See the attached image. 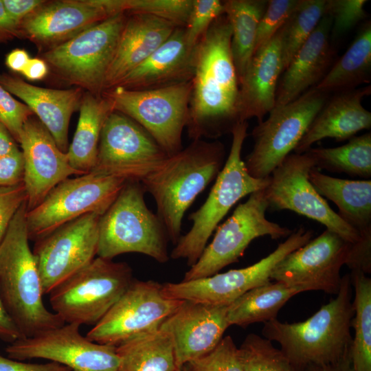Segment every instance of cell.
Listing matches in <instances>:
<instances>
[{
	"instance_id": "18",
	"label": "cell",
	"mask_w": 371,
	"mask_h": 371,
	"mask_svg": "<svg viewBox=\"0 0 371 371\" xmlns=\"http://www.w3.org/2000/svg\"><path fill=\"white\" fill-rule=\"evenodd\" d=\"M100 215L90 213L35 241L36 258L44 295L89 265L97 256Z\"/></svg>"
},
{
	"instance_id": "30",
	"label": "cell",
	"mask_w": 371,
	"mask_h": 371,
	"mask_svg": "<svg viewBox=\"0 0 371 371\" xmlns=\"http://www.w3.org/2000/svg\"><path fill=\"white\" fill-rule=\"evenodd\" d=\"M79 109L76 130L67 155L70 166L83 175L95 167L102 129L113 110L106 97L89 92L82 97Z\"/></svg>"
},
{
	"instance_id": "44",
	"label": "cell",
	"mask_w": 371,
	"mask_h": 371,
	"mask_svg": "<svg viewBox=\"0 0 371 371\" xmlns=\"http://www.w3.org/2000/svg\"><path fill=\"white\" fill-rule=\"evenodd\" d=\"M32 111L23 103L14 99L11 93L0 85V122L19 142L23 126Z\"/></svg>"
},
{
	"instance_id": "1",
	"label": "cell",
	"mask_w": 371,
	"mask_h": 371,
	"mask_svg": "<svg viewBox=\"0 0 371 371\" xmlns=\"http://www.w3.org/2000/svg\"><path fill=\"white\" fill-rule=\"evenodd\" d=\"M232 30L223 14L193 50L188 135L193 140L231 133L239 120V82L231 51Z\"/></svg>"
},
{
	"instance_id": "52",
	"label": "cell",
	"mask_w": 371,
	"mask_h": 371,
	"mask_svg": "<svg viewBox=\"0 0 371 371\" xmlns=\"http://www.w3.org/2000/svg\"><path fill=\"white\" fill-rule=\"evenodd\" d=\"M30 59V58L25 50L16 49L7 55L5 64L11 70L21 73Z\"/></svg>"
},
{
	"instance_id": "35",
	"label": "cell",
	"mask_w": 371,
	"mask_h": 371,
	"mask_svg": "<svg viewBox=\"0 0 371 371\" xmlns=\"http://www.w3.org/2000/svg\"><path fill=\"white\" fill-rule=\"evenodd\" d=\"M350 276L355 291L350 363L355 371H371V279L359 271H351Z\"/></svg>"
},
{
	"instance_id": "10",
	"label": "cell",
	"mask_w": 371,
	"mask_h": 371,
	"mask_svg": "<svg viewBox=\"0 0 371 371\" xmlns=\"http://www.w3.org/2000/svg\"><path fill=\"white\" fill-rule=\"evenodd\" d=\"M326 93L315 87L290 103L275 105L268 118L258 123L251 132L254 147L244 161L251 176L268 178L294 150L325 104Z\"/></svg>"
},
{
	"instance_id": "4",
	"label": "cell",
	"mask_w": 371,
	"mask_h": 371,
	"mask_svg": "<svg viewBox=\"0 0 371 371\" xmlns=\"http://www.w3.org/2000/svg\"><path fill=\"white\" fill-rule=\"evenodd\" d=\"M225 155L224 145L218 141L193 140L141 182L154 198L156 214L175 245L181 237L186 212L216 179L224 166Z\"/></svg>"
},
{
	"instance_id": "5",
	"label": "cell",
	"mask_w": 371,
	"mask_h": 371,
	"mask_svg": "<svg viewBox=\"0 0 371 371\" xmlns=\"http://www.w3.org/2000/svg\"><path fill=\"white\" fill-rule=\"evenodd\" d=\"M247 128V122H243L232 129L231 148L224 166L204 203L190 214L188 219L192 221V225L179 238L171 251L172 258L185 259L190 267L195 264L213 232L229 210L245 196L263 190L269 185L270 176L265 179L253 177L242 159Z\"/></svg>"
},
{
	"instance_id": "32",
	"label": "cell",
	"mask_w": 371,
	"mask_h": 371,
	"mask_svg": "<svg viewBox=\"0 0 371 371\" xmlns=\"http://www.w3.org/2000/svg\"><path fill=\"white\" fill-rule=\"evenodd\" d=\"M118 371H177L170 336L159 328L116 347Z\"/></svg>"
},
{
	"instance_id": "3",
	"label": "cell",
	"mask_w": 371,
	"mask_h": 371,
	"mask_svg": "<svg viewBox=\"0 0 371 371\" xmlns=\"http://www.w3.org/2000/svg\"><path fill=\"white\" fill-rule=\"evenodd\" d=\"M27 201L14 215L0 243V298L24 337L65 323L43 303L42 282L29 245Z\"/></svg>"
},
{
	"instance_id": "38",
	"label": "cell",
	"mask_w": 371,
	"mask_h": 371,
	"mask_svg": "<svg viewBox=\"0 0 371 371\" xmlns=\"http://www.w3.org/2000/svg\"><path fill=\"white\" fill-rule=\"evenodd\" d=\"M192 0H103L111 14L118 12L144 14L159 17L184 27Z\"/></svg>"
},
{
	"instance_id": "50",
	"label": "cell",
	"mask_w": 371,
	"mask_h": 371,
	"mask_svg": "<svg viewBox=\"0 0 371 371\" xmlns=\"http://www.w3.org/2000/svg\"><path fill=\"white\" fill-rule=\"evenodd\" d=\"M20 32V25L10 17L0 0V41L16 36Z\"/></svg>"
},
{
	"instance_id": "8",
	"label": "cell",
	"mask_w": 371,
	"mask_h": 371,
	"mask_svg": "<svg viewBox=\"0 0 371 371\" xmlns=\"http://www.w3.org/2000/svg\"><path fill=\"white\" fill-rule=\"evenodd\" d=\"M191 94V80L148 90L117 86L103 92L113 111L139 124L169 157L183 149L182 133L188 123Z\"/></svg>"
},
{
	"instance_id": "28",
	"label": "cell",
	"mask_w": 371,
	"mask_h": 371,
	"mask_svg": "<svg viewBox=\"0 0 371 371\" xmlns=\"http://www.w3.org/2000/svg\"><path fill=\"white\" fill-rule=\"evenodd\" d=\"M332 23L331 16L324 14L284 71L277 86L276 105L294 101L324 76L332 60L328 42Z\"/></svg>"
},
{
	"instance_id": "43",
	"label": "cell",
	"mask_w": 371,
	"mask_h": 371,
	"mask_svg": "<svg viewBox=\"0 0 371 371\" xmlns=\"http://www.w3.org/2000/svg\"><path fill=\"white\" fill-rule=\"evenodd\" d=\"M366 0H328L326 13L331 16L333 32L340 34L351 29L366 16Z\"/></svg>"
},
{
	"instance_id": "37",
	"label": "cell",
	"mask_w": 371,
	"mask_h": 371,
	"mask_svg": "<svg viewBox=\"0 0 371 371\" xmlns=\"http://www.w3.org/2000/svg\"><path fill=\"white\" fill-rule=\"evenodd\" d=\"M326 5V0H299L280 28L283 71L325 14Z\"/></svg>"
},
{
	"instance_id": "29",
	"label": "cell",
	"mask_w": 371,
	"mask_h": 371,
	"mask_svg": "<svg viewBox=\"0 0 371 371\" xmlns=\"http://www.w3.org/2000/svg\"><path fill=\"white\" fill-rule=\"evenodd\" d=\"M308 179L317 192L333 202L339 216L360 236L371 235V180H348L322 174L316 168Z\"/></svg>"
},
{
	"instance_id": "2",
	"label": "cell",
	"mask_w": 371,
	"mask_h": 371,
	"mask_svg": "<svg viewBox=\"0 0 371 371\" xmlns=\"http://www.w3.org/2000/svg\"><path fill=\"white\" fill-rule=\"evenodd\" d=\"M354 315L350 273L341 277L336 297L305 321L265 322L262 336L276 341L295 371L312 365L335 363L350 354Z\"/></svg>"
},
{
	"instance_id": "42",
	"label": "cell",
	"mask_w": 371,
	"mask_h": 371,
	"mask_svg": "<svg viewBox=\"0 0 371 371\" xmlns=\"http://www.w3.org/2000/svg\"><path fill=\"white\" fill-rule=\"evenodd\" d=\"M298 1H268L257 27L254 54L264 47L280 30L295 8Z\"/></svg>"
},
{
	"instance_id": "51",
	"label": "cell",
	"mask_w": 371,
	"mask_h": 371,
	"mask_svg": "<svg viewBox=\"0 0 371 371\" xmlns=\"http://www.w3.org/2000/svg\"><path fill=\"white\" fill-rule=\"evenodd\" d=\"M48 72L46 62L40 58H30L21 74L29 80H40Z\"/></svg>"
},
{
	"instance_id": "33",
	"label": "cell",
	"mask_w": 371,
	"mask_h": 371,
	"mask_svg": "<svg viewBox=\"0 0 371 371\" xmlns=\"http://www.w3.org/2000/svg\"><path fill=\"white\" fill-rule=\"evenodd\" d=\"M268 1H223L224 14L232 30L231 51L239 84L254 49L257 27Z\"/></svg>"
},
{
	"instance_id": "13",
	"label": "cell",
	"mask_w": 371,
	"mask_h": 371,
	"mask_svg": "<svg viewBox=\"0 0 371 371\" xmlns=\"http://www.w3.org/2000/svg\"><path fill=\"white\" fill-rule=\"evenodd\" d=\"M313 232L300 227L267 256L249 267L213 276L162 284L164 295L170 299L214 305L229 306L248 291L271 282L276 265L287 254L311 240Z\"/></svg>"
},
{
	"instance_id": "48",
	"label": "cell",
	"mask_w": 371,
	"mask_h": 371,
	"mask_svg": "<svg viewBox=\"0 0 371 371\" xmlns=\"http://www.w3.org/2000/svg\"><path fill=\"white\" fill-rule=\"evenodd\" d=\"M10 17L20 25L21 21L45 3L41 0H2Z\"/></svg>"
},
{
	"instance_id": "14",
	"label": "cell",
	"mask_w": 371,
	"mask_h": 371,
	"mask_svg": "<svg viewBox=\"0 0 371 371\" xmlns=\"http://www.w3.org/2000/svg\"><path fill=\"white\" fill-rule=\"evenodd\" d=\"M168 157L139 124L113 111L102 127L95 165L91 172L142 182Z\"/></svg>"
},
{
	"instance_id": "25",
	"label": "cell",
	"mask_w": 371,
	"mask_h": 371,
	"mask_svg": "<svg viewBox=\"0 0 371 371\" xmlns=\"http://www.w3.org/2000/svg\"><path fill=\"white\" fill-rule=\"evenodd\" d=\"M193 49L186 44L184 27H177L148 58L127 74L115 87L148 90L192 80Z\"/></svg>"
},
{
	"instance_id": "39",
	"label": "cell",
	"mask_w": 371,
	"mask_h": 371,
	"mask_svg": "<svg viewBox=\"0 0 371 371\" xmlns=\"http://www.w3.org/2000/svg\"><path fill=\"white\" fill-rule=\"evenodd\" d=\"M238 354L244 371H295L280 349L255 333L247 335Z\"/></svg>"
},
{
	"instance_id": "7",
	"label": "cell",
	"mask_w": 371,
	"mask_h": 371,
	"mask_svg": "<svg viewBox=\"0 0 371 371\" xmlns=\"http://www.w3.org/2000/svg\"><path fill=\"white\" fill-rule=\"evenodd\" d=\"M124 262L95 257L49 293L53 312L65 324H97L119 300L133 280Z\"/></svg>"
},
{
	"instance_id": "36",
	"label": "cell",
	"mask_w": 371,
	"mask_h": 371,
	"mask_svg": "<svg viewBox=\"0 0 371 371\" xmlns=\"http://www.w3.org/2000/svg\"><path fill=\"white\" fill-rule=\"evenodd\" d=\"M307 151L314 157L317 169L366 179L371 177L370 133L354 136L339 147L311 148Z\"/></svg>"
},
{
	"instance_id": "22",
	"label": "cell",
	"mask_w": 371,
	"mask_h": 371,
	"mask_svg": "<svg viewBox=\"0 0 371 371\" xmlns=\"http://www.w3.org/2000/svg\"><path fill=\"white\" fill-rule=\"evenodd\" d=\"M110 16L101 0L45 3L21 21L20 31L36 43L58 45Z\"/></svg>"
},
{
	"instance_id": "6",
	"label": "cell",
	"mask_w": 371,
	"mask_h": 371,
	"mask_svg": "<svg viewBox=\"0 0 371 371\" xmlns=\"http://www.w3.org/2000/svg\"><path fill=\"white\" fill-rule=\"evenodd\" d=\"M146 192L141 182H126L100 217L97 256L112 260L122 254L133 252L160 263L169 260L166 229L157 214L147 207Z\"/></svg>"
},
{
	"instance_id": "15",
	"label": "cell",
	"mask_w": 371,
	"mask_h": 371,
	"mask_svg": "<svg viewBox=\"0 0 371 371\" xmlns=\"http://www.w3.org/2000/svg\"><path fill=\"white\" fill-rule=\"evenodd\" d=\"M315 160L308 152L291 153L271 172L264 189L269 207L288 210L324 225L346 241L361 240L359 232L345 223L315 189L308 179Z\"/></svg>"
},
{
	"instance_id": "46",
	"label": "cell",
	"mask_w": 371,
	"mask_h": 371,
	"mask_svg": "<svg viewBox=\"0 0 371 371\" xmlns=\"http://www.w3.org/2000/svg\"><path fill=\"white\" fill-rule=\"evenodd\" d=\"M24 161L19 148L0 157V187L12 186L23 181Z\"/></svg>"
},
{
	"instance_id": "12",
	"label": "cell",
	"mask_w": 371,
	"mask_h": 371,
	"mask_svg": "<svg viewBox=\"0 0 371 371\" xmlns=\"http://www.w3.org/2000/svg\"><path fill=\"white\" fill-rule=\"evenodd\" d=\"M126 19L123 12L111 15L49 49L46 62L69 82L100 95Z\"/></svg>"
},
{
	"instance_id": "17",
	"label": "cell",
	"mask_w": 371,
	"mask_h": 371,
	"mask_svg": "<svg viewBox=\"0 0 371 371\" xmlns=\"http://www.w3.org/2000/svg\"><path fill=\"white\" fill-rule=\"evenodd\" d=\"M80 325H64L24 337L8 346L10 359H44L71 371H118L116 347L94 342L80 332Z\"/></svg>"
},
{
	"instance_id": "49",
	"label": "cell",
	"mask_w": 371,
	"mask_h": 371,
	"mask_svg": "<svg viewBox=\"0 0 371 371\" xmlns=\"http://www.w3.org/2000/svg\"><path fill=\"white\" fill-rule=\"evenodd\" d=\"M22 338L24 337L8 314L0 298V339L11 344Z\"/></svg>"
},
{
	"instance_id": "11",
	"label": "cell",
	"mask_w": 371,
	"mask_h": 371,
	"mask_svg": "<svg viewBox=\"0 0 371 371\" xmlns=\"http://www.w3.org/2000/svg\"><path fill=\"white\" fill-rule=\"evenodd\" d=\"M268 208L264 189L250 194L247 200L238 204L231 216L217 227L212 242L186 272L182 281L218 273L223 268L237 262L256 238L267 236L278 240L288 237L293 231L268 220Z\"/></svg>"
},
{
	"instance_id": "20",
	"label": "cell",
	"mask_w": 371,
	"mask_h": 371,
	"mask_svg": "<svg viewBox=\"0 0 371 371\" xmlns=\"http://www.w3.org/2000/svg\"><path fill=\"white\" fill-rule=\"evenodd\" d=\"M19 143L24 161L23 184L27 211L38 205L57 185L72 175H81L69 164L67 153L58 147L53 137L32 116L24 124Z\"/></svg>"
},
{
	"instance_id": "47",
	"label": "cell",
	"mask_w": 371,
	"mask_h": 371,
	"mask_svg": "<svg viewBox=\"0 0 371 371\" xmlns=\"http://www.w3.org/2000/svg\"><path fill=\"white\" fill-rule=\"evenodd\" d=\"M0 371H71L66 366L50 361L45 363H30L5 358L0 355Z\"/></svg>"
},
{
	"instance_id": "34",
	"label": "cell",
	"mask_w": 371,
	"mask_h": 371,
	"mask_svg": "<svg viewBox=\"0 0 371 371\" xmlns=\"http://www.w3.org/2000/svg\"><path fill=\"white\" fill-rule=\"evenodd\" d=\"M371 69V26L366 25L352 45L319 81L315 88L323 92L348 90L368 82Z\"/></svg>"
},
{
	"instance_id": "53",
	"label": "cell",
	"mask_w": 371,
	"mask_h": 371,
	"mask_svg": "<svg viewBox=\"0 0 371 371\" xmlns=\"http://www.w3.org/2000/svg\"><path fill=\"white\" fill-rule=\"evenodd\" d=\"M302 371H355L350 363V355L333 363L326 365H312Z\"/></svg>"
},
{
	"instance_id": "55",
	"label": "cell",
	"mask_w": 371,
	"mask_h": 371,
	"mask_svg": "<svg viewBox=\"0 0 371 371\" xmlns=\"http://www.w3.org/2000/svg\"><path fill=\"white\" fill-rule=\"evenodd\" d=\"M177 371H186V370L183 368H182L181 369L177 370Z\"/></svg>"
},
{
	"instance_id": "19",
	"label": "cell",
	"mask_w": 371,
	"mask_h": 371,
	"mask_svg": "<svg viewBox=\"0 0 371 371\" xmlns=\"http://www.w3.org/2000/svg\"><path fill=\"white\" fill-rule=\"evenodd\" d=\"M351 243L326 229L302 247L284 256L274 267L271 279L306 291H322L337 295Z\"/></svg>"
},
{
	"instance_id": "45",
	"label": "cell",
	"mask_w": 371,
	"mask_h": 371,
	"mask_svg": "<svg viewBox=\"0 0 371 371\" xmlns=\"http://www.w3.org/2000/svg\"><path fill=\"white\" fill-rule=\"evenodd\" d=\"M27 201V193L23 182L0 187V243L3 239L14 215Z\"/></svg>"
},
{
	"instance_id": "21",
	"label": "cell",
	"mask_w": 371,
	"mask_h": 371,
	"mask_svg": "<svg viewBox=\"0 0 371 371\" xmlns=\"http://www.w3.org/2000/svg\"><path fill=\"white\" fill-rule=\"evenodd\" d=\"M228 306L183 300L161 325L171 337L178 370L212 349L229 326Z\"/></svg>"
},
{
	"instance_id": "9",
	"label": "cell",
	"mask_w": 371,
	"mask_h": 371,
	"mask_svg": "<svg viewBox=\"0 0 371 371\" xmlns=\"http://www.w3.org/2000/svg\"><path fill=\"white\" fill-rule=\"evenodd\" d=\"M127 181L90 172L57 185L34 209L27 211L29 239L36 241L85 214L102 216Z\"/></svg>"
},
{
	"instance_id": "27",
	"label": "cell",
	"mask_w": 371,
	"mask_h": 371,
	"mask_svg": "<svg viewBox=\"0 0 371 371\" xmlns=\"http://www.w3.org/2000/svg\"><path fill=\"white\" fill-rule=\"evenodd\" d=\"M370 86L345 91L325 103L294 149L302 154L311 146L326 137L342 142L371 126V113L361 104L362 99L370 94Z\"/></svg>"
},
{
	"instance_id": "54",
	"label": "cell",
	"mask_w": 371,
	"mask_h": 371,
	"mask_svg": "<svg viewBox=\"0 0 371 371\" xmlns=\"http://www.w3.org/2000/svg\"><path fill=\"white\" fill-rule=\"evenodd\" d=\"M18 148L16 140L0 122V157L10 154Z\"/></svg>"
},
{
	"instance_id": "24",
	"label": "cell",
	"mask_w": 371,
	"mask_h": 371,
	"mask_svg": "<svg viewBox=\"0 0 371 371\" xmlns=\"http://www.w3.org/2000/svg\"><path fill=\"white\" fill-rule=\"evenodd\" d=\"M280 30L256 52L239 84V120L256 117L258 123L276 105L278 81L282 72Z\"/></svg>"
},
{
	"instance_id": "41",
	"label": "cell",
	"mask_w": 371,
	"mask_h": 371,
	"mask_svg": "<svg viewBox=\"0 0 371 371\" xmlns=\"http://www.w3.org/2000/svg\"><path fill=\"white\" fill-rule=\"evenodd\" d=\"M224 14L223 1L192 0L191 10L184 27L186 44L193 49L211 25Z\"/></svg>"
},
{
	"instance_id": "16",
	"label": "cell",
	"mask_w": 371,
	"mask_h": 371,
	"mask_svg": "<svg viewBox=\"0 0 371 371\" xmlns=\"http://www.w3.org/2000/svg\"><path fill=\"white\" fill-rule=\"evenodd\" d=\"M183 301L166 297L162 284L157 282L134 279L86 337L94 342L117 347L133 337L159 329Z\"/></svg>"
},
{
	"instance_id": "40",
	"label": "cell",
	"mask_w": 371,
	"mask_h": 371,
	"mask_svg": "<svg viewBox=\"0 0 371 371\" xmlns=\"http://www.w3.org/2000/svg\"><path fill=\"white\" fill-rule=\"evenodd\" d=\"M186 371H244L238 348L230 336L223 337L207 354L188 362Z\"/></svg>"
},
{
	"instance_id": "26",
	"label": "cell",
	"mask_w": 371,
	"mask_h": 371,
	"mask_svg": "<svg viewBox=\"0 0 371 371\" xmlns=\"http://www.w3.org/2000/svg\"><path fill=\"white\" fill-rule=\"evenodd\" d=\"M0 85L24 102L50 133L59 149L67 153L69 121L80 107V89L39 87L8 74H0Z\"/></svg>"
},
{
	"instance_id": "31",
	"label": "cell",
	"mask_w": 371,
	"mask_h": 371,
	"mask_svg": "<svg viewBox=\"0 0 371 371\" xmlns=\"http://www.w3.org/2000/svg\"><path fill=\"white\" fill-rule=\"evenodd\" d=\"M304 291V288L289 286L279 282L254 288L228 306V323L229 326L245 328L254 323L277 319L282 307L294 295Z\"/></svg>"
},
{
	"instance_id": "23",
	"label": "cell",
	"mask_w": 371,
	"mask_h": 371,
	"mask_svg": "<svg viewBox=\"0 0 371 371\" xmlns=\"http://www.w3.org/2000/svg\"><path fill=\"white\" fill-rule=\"evenodd\" d=\"M177 27L171 21L149 14H131L126 18L105 76L103 92L148 58Z\"/></svg>"
}]
</instances>
